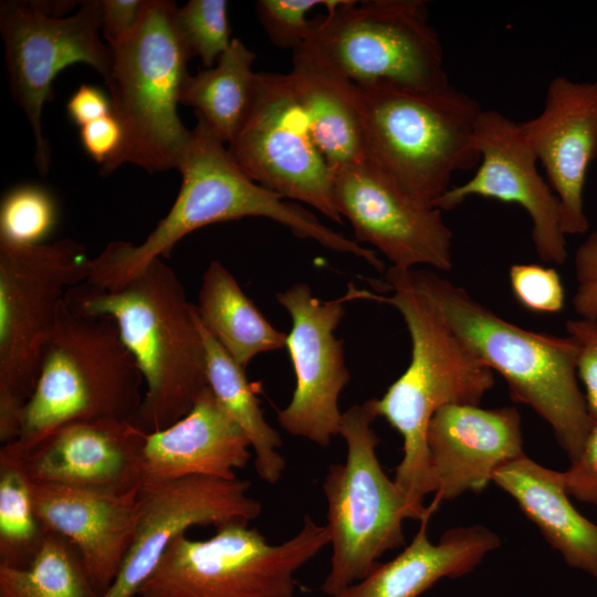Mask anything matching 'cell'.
Wrapping results in <instances>:
<instances>
[{"mask_svg": "<svg viewBox=\"0 0 597 597\" xmlns=\"http://www.w3.org/2000/svg\"><path fill=\"white\" fill-rule=\"evenodd\" d=\"M386 284L390 296L360 291L358 298L388 303L398 310L410 335L411 358L386 392L367 404L402 437L404 455L394 481L423 519L436 511L431 504L423 505L425 496L436 492L427 444L431 418L446 405H479L495 379L416 286L410 270L390 266Z\"/></svg>", "mask_w": 597, "mask_h": 597, "instance_id": "cell-1", "label": "cell"}, {"mask_svg": "<svg viewBox=\"0 0 597 597\" xmlns=\"http://www.w3.org/2000/svg\"><path fill=\"white\" fill-rule=\"evenodd\" d=\"M65 302L115 320L144 378L145 392L134 423L145 432L186 416L209 386L207 357L196 306L187 301L176 272L156 259L117 290L86 281Z\"/></svg>", "mask_w": 597, "mask_h": 597, "instance_id": "cell-2", "label": "cell"}, {"mask_svg": "<svg viewBox=\"0 0 597 597\" xmlns=\"http://www.w3.org/2000/svg\"><path fill=\"white\" fill-rule=\"evenodd\" d=\"M416 286L474 356L506 381L511 398L531 407L576 460L593 428L577 380V344L570 337L520 327L431 270H410Z\"/></svg>", "mask_w": 597, "mask_h": 597, "instance_id": "cell-3", "label": "cell"}, {"mask_svg": "<svg viewBox=\"0 0 597 597\" xmlns=\"http://www.w3.org/2000/svg\"><path fill=\"white\" fill-rule=\"evenodd\" d=\"M366 160L418 201L434 207L454 174L480 163L474 132L479 103L450 83L434 88L348 82Z\"/></svg>", "mask_w": 597, "mask_h": 597, "instance_id": "cell-4", "label": "cell"}, {"mask_svg": "<svg viewBox=\"0 0 597 597\" xmlns=\"http://www.w3.org/2000/svg\"><path fill=\"white\" fill-rule=\"evenodd\" d=\"M178 170L181 185L175 202L147 238L137 245L111 241L94 258V276L102 286L119 289L154 260L169 256L184 237L217 222L264 217L323 247L335 241V231L312 211L249 178L224 143L198 117Z\"/></svg>", "mask_w": 597, "mask_h": 597, "instance_id": "cell-5", "label": "cell"}, {"mask_svg": "<svg viewBox=\"0 0 597 597\" xmlns=\"http://www.w3.org/2000/svg\"><path fill=\"white\" fill-rule=\"evenodd\" d=\"M145 386L115 320L65 302L45 344L36 385L25 404L18 443L24 452L74 421L134 422Z\"/></svg>", "mask_w": 597, "mask_h": 597, "instance_id": "cell-6", "label": "cell"}, {"mask_svg": "<svg viewBox=\"0 0 597 597\" xmlns=\"http://www.w3.org/2000/svg\"><path fill=\"white\" fill-rule=\"evenodd\" d=\"M177 7L174 1L144 0L136 28L109 48L105 83L124 143L101 168L102 175L126 163L150 174L178 169L185 157L192 130L180 121L177 106L192 57L176 25Z\"/></svg>", "mask_w": 597, "mask_h": 597, "instance_id": "cell-7", "label": "cell"}, {"mask_svg": "<svg viewBox=\"0 0 597 597\" xmlns=\"http://www.w3.org/2000/svg\"><path fill=\"white\" fill-rule=\"evenodd\" d=\"M440 38L421 0H346L314 19L293 59L358 86L449 84Z\"/></svg>", "mask_w": 597, "mask_h": 597, "instance_id": "cell-8", "label": "cell"}, {"mask_svg": "<svg viewBox=\"0 0 597 597\" xmlns=\"http://www.w3.org/2000/svg\"><path fill=\"white\" fill-rule=\"evenodd\" d=\"M377 417L367 401L342 412L344 463L332 464L323 481L332 556L321 590L333 597L365 578L386 552L405 544L402 522L421 521L377 457Z\"/></svg>", "mask_w": 597, "mask_h": 597, "instance_id": "cell-9", "label": "cell"}, {"mask_svg": "<svg viewBox=\"0 0 597 597\" xmlns=\"http://www.w3.org/2000/svg\"><path fill=\"white\" fill-rule=\"evenodd\" d=\"M331 543L306 515L301 530L269 544L256 528L230 523L208 540L176 537L136 597H293L294 574Z\"/></svg>", "mask_w": 597, "mask_h": 597, "instance_id": "cell-10", "label": "cell"}, {"mask_svg": "<svg viewBox=\"0 0 597 597\" xmlns=\"http://www.w3.org/2000/svg\"><path fill=\"white\" fill-rule=\"evenodd\" d=\"M90 258L73 239L0 245V391L28 401L67 291L87 281Z\"/></svg>", "mask_w": 597, "mask_h": 597, "instance_id": "cell-11", "label": "cell"}, {"mask_svg": "<svg viewBox=\"0 0 597 597\" xmlns=\"http://www.w3.org/2000/svg\"><path fill=\"white\" fill-rule=\"evenodd\" d=\"M102 1L81 2L76 13L53 15L43 1H4L0 29L4 42L10 87L23 109L35 139V165L45 175L51 164L42 133V109L53 96L55 76L75 63H85L107 78L111 49L101 38Z\"/></svg>", "mask_w": 597, "mask_h": 597, "instance_id": "cell-12", "label": "cell"}, {"mask_svg": "<svg viewBox=\"0 0 597 597\" xmlns=\"http://www.w3.org/2000/svg\"><path fill=\"white\" fill-rule=\"evenodd\" d=\"M227 148L253 181L343 222L334 205L332 169L312 138L289 73H256L252 106Z\"/></svg>", "mask_w": 597, "mask_h": 597, "instance_id": "cell-13", "label": "cell"}, {"mask_svg": "<svg viewBox=\"0 0 597 597\" xmlns=\"http://www.w3.org/2000/svg\"><path fill=\"white\" fill-rule=\"evenodd\" d=\"M332 172L335 208L358 243L377 248L396 269L453 268V232L440 209L418 201L367 160Z\"/></svg>", "mask_w": 597, "mask_h": 597, "instance_id": "cell-14", "label": "cell"}, {"mask_svg": "<svg viewBox=\"0 0 597 597\" xmlns=\"http://www.w3.org/2000/svg\"><path fill=\"white\" fill-rule=\"evenodd\" d=\"M276 300L292 318L285 347L295 374L292 399L279 410L277 422L292 436L327 447L339 434L338 398L350 380L344 343L334 334L350 297L321 301L300 282L276 293Z\"/></svg>", "mask_w": 597, "mask_h": 597, "instance_id": "cell-15", "label": "cell"}, {"mask_svg": "<svg viewBox=\"0 0 597 597\" xmlns=\"http://www.w3.org/2000/svg\"><path fill=\"white\" fill-rule=\"evenodd\" d=\"M473 142L480 155L476 172L451 187L434 207L451 210L472 196L519 205L532 219V241L538 258L545 263L564 264L568 252L561 203L538 172L537 158L520 123L499 111L482 109Z\"/></svg>", "mask_w": 597, "mask_h": 597, "instance_id": "cell-16", "label": "cell"}, {"mask_svg": "<svg viewBox=\"0 0 597 597\" xmlns=\"http://www.w3.org/2000/svg\"><path fill=\"white\" fill-rule=\"evenodd\" d=\"M250 482L206 475L143 485L140 519L113 585L102 597H136L169 544L192 526L255 520L261 503L249 495Z\"/></svg>", "mask_w": 597, "mask_h": 597, "instance_id": "cell-17", "label": "cell"}, {"mask_svg": "<svg viewBox=\"0 0 597 597\" xmlns=\"http://www.w3.org/2000/svg\"><path fill=\"white\" fill-rule=\"evenodd\" d=\"M520 127L559 200L564 233H586L584 189L588 167L597 158V78L554 77L540 114Z\"/></svg>", "mask_w": 597, "mask_h": 597, "instance_id": "cell-18", "label": "cell"}, {"mask_svg": "<svg viewBox=\"0 0 597 597\" xmlns=\"http://www.w3.org/2000/svg\"><path fill=\"white\" fill-rule=\"evenodd\" d=\"M144 430L118 419L66 423L24 452L33 482L127 494L143 486Z\"/></svg>", "mask_w": 597, "mask_h": 597, "instance_id": "cell-19", "label": "cell"}, {"mask_svg": "<svg viewBox=\"0 0 597 597\" xmlns=\"http://www.w3.org/2000/svg\"><path fill=\"white\" fill-rule=\"evenodd\" d=\"M427 444L440 502L482 492L501 465L525 454L515 407L446 405L430 420Z\"/></svg>", "mask_w": 597, "mask_h": 597, "instance_id": "cell-20", "label": "cell"}, {"mask_svg": "<svg viewBox=\"0 0 597 597\" xmlns=\"http://www.w3.org/2000/svg\"><path fill=\"white\" fill-rule=\"evenodd\" d=\"M139 491L113 494L33 482L42 526L77 549L101 597L116 579L134 540L142 513Z\"/></svg>", "mask_w": 597, "mask_h": 597, "instance_id": "cell-21", "label": "cell"}, {"mask_svg": "<svg viewBox=\"0 0 597 597\" xmlns=\"http://www.w3.org/2000/svg\"><path fill=\"white\" fill-rule=\"evenodd\" d=\"M248 438L208 386L190 411L167 428L147 432L143 485L186 476L232 480L251 459Z\"/></svg>", "mask_w": 597, "mask_h": 597, "instance_id": "cell-22", "label": "cell"}, {"mask_svg": "<svg viewBox=\"0 0 597 597\" xmlns=\"http://www.w3.org/2000/svg\"><path fill=\"white\" fill-rule=\"evenodd\" d=\"M431 516L420 521L410 544L395 558L378 563L365 578L333 597H418L441 578L471 573L501 544L483 525L448 530L438 543H431L427 534Z\"/></svg>", "mask_w": 597, "mask_h": 597, "instance_id": "cell-23", "label": "cell"}, {"mask_svg": "<svg viewBox=\"0 0 597 597\" xmlns=\"http://www.w3.org/2000/svg\"><path fill=\"white\" fill-rule=\"evenodd\" d=\"M493 482L515 500L570 567L597 577V525L570 502L562 471L523 454L501 465Z\"/></svg>", "mask_w": 597, "mask_h": 597, "instance_id": "cell-24", "label": "cell"}, {"mask_svg": "<svg viewBox=\"0 0 597 597\" xmlns=\"http://www.w3.org/2000/svg\"><path fill=\"white\" fill-rule=\"evenodd\" d=\"M195 306L203 327L244 369L256 355L286 346L287 334L264 317L219 261L206 269Z\"/></svg>", "mask_w": 597, "mask_h": 597, "instance_id": "cell-25", "label": "cell"}, {"mask_svg": "<svg viewBox=\"0 0 597 597\" xmlns=\"http://www.w3.org/2000/svg\"><path fill=\"white\" fill-rule=\"evenodd\" d=\"M312 138L333 170L366 160L348 81L293 59L289 73Z\"/></svg>", "mask_w": 597, "mask_h": 597, "instance_id": "cell-26", "label": "cell"}, {"mask_svg": "<svg viewBox=\"0 0 597 597\" xmlns=\"http://www.w3.org/2000/svg\"><path fill=\"white\" fill-rule=\"evenodd\" d=\"M255 54L240 39H232L216 65L190 75L180 104L195 108L200 118L224 144L244 123L253 103L256 73Z\"/></svg>", "mask_w": 597, "mask_h": 597, "instance_id": "cell-27", "label": "cell"}, {"mask_svg": "<svg viewBox=\"0 0 597 597\" xmlns=\"http://www.w3.org/2000/svg\"><path fill=\"white\" fill-rule=\"evenodd\" d=\"M198 321L206 349L209 387L248 438L254 452L258 475L265 482L275 484L286 464L277 452L282 439L264 418L260 401L245 376V369L238 365L203 327L199 317Z\"/></svg>", "mask_w": 597, "mask_h": 597, "instance_id": "cell-28", "label": "cell"}, {"mask_svg": "<svg viewBox=\"0 0 597 597\" xmlns=\"http://www.w3.org/2000/svg\"><path fill=\"white\" fill-rule=\"evenodd\" d=\"M46 533L36 515L24 451L17 441L4 444L0 449V565L28 567Z\"/></svg>", "mask_w": 597, "mask_h": 597, "instance_id": "cell-29", "label": "cell"}, {"mask_svg": "<svg viewBox=\"0 0 597 597\" xmlns=\"http://www.w3.org/2000/svg\"><path fill=\"white\" fill-rule=\"evenodd\" d=\"M0 597H101L91 584L77 549L48 532L25 568L0 565Z\"/></svg>", "mask_w": 597, "mask_h": 597, "instance_id": "cell-30", "label": "cell"}, {"mask_svg": "<svg viewBox=\"0 0 597 597\" xmlns=\"http://www.w3.org/2000/svg\"><path fill=\"white\" fill-rule=\"evenodd\" d=\"M57 221L53 195L35 184L7 191L0 205V245L32 247L44 243Z\"/></svg>", "mask_w": 597, "mask_h": 597, "instance_id": "cell-31", "label": "cell"}, {"mask_svg": "<svg viewBox=\"0 0 597 597\" xmlns=\"http://www.w3.org/2000/svg\"><path fill=\"white\" fill-rule=\"evenodd\" d=\"M177 29L191 55L213 67L232 39L226 0H190L176 11Z\"/></svg>", "mask_w": 597, "mask_h": 597, "instance_id": "cell-32", "label": "cell"}, {"mask_svg": "<svg viewBox=\"0 0 597 597\" xmlns=\"http://www.w3.org/2000/svg\"><path fill=\"white\" fill-rule=\"evenodd\" d=\"M346 0H259L255 2L256 17L270 41L280 49L298 50L310 36L314 19L307 13L323 6L333 10Z\"/></svg>", "mask_w": 597, "mask_h": 597, "instance_id": "cell-33", "label": "cell"}, {"mask_svg": "<svg viewBox=\"0 0 597 597\" xmlns=\"http://www.w3.org/2000/svg\"><path fill=\"white\" fill-rule=\"evenodd\" d=\"M509 279L514 297L524 308L542 314L563 310L565 290L554 268L516 263L511 265Z\"/></svg>", "mask_w": 597, "mask_h": 597, "instance_id": "cell-34", "label": "cell"}, {"mask_svg": "<svg viewBox=\"0 0 597 597\" xmlns=\"http://www.w3.org/2000/svg\"><path fill=\"white\" fill-rule=\"evenodd\" d=\"M565 328L577 344V374L585 387V398L593 426L597 423V321L569 320Z\"/></svg>", "mask_w": 597, "mask_h": 597, "instance_id": "cell-35", "label": "cell"}, {"mask_svg": "<svg viewBox=\"0 0 597 597\" xmlns=\"http://www.w3.org/2000/svg\"><path fill=\"white\" fill-rule=\"evenodd\" d=\"M574 268L577 289L573 308L579 318L597 321V228L577 248Z\"/></svg>", "mask_w": 597, "mask_h": 597, "instance_id": "cell-36", "label": "cell"}, {"mask_svg": "<svg viewBox=\"0 0 597 597\" xmlns=\"http://www.w3.org/2000/svg\"><path fill=\"white\" fill-rule=\"evenodd\" d=\"M562 475L569 496L597 505V423L589 431L579 457Z\"/></svg>", "mask_w": 597, "mask_h": 597, "instance_id": "cell-37", "label": "cell"}, {"mask_svg": "<svg viewBox=\"0 0 597 597\" xmlns=\"http://www.w3.org/2000/svg\"><path fill=\"white\" fill-rule=\"evenodd\" d=\"M80 139L86 155L104 167L117 156L123 146V126L111 113L80 127Z\"/></svg>", "mask_w": 597, "mask_h": 597, "instance_id": "cell-38", "label": "cell"}, {"mask_svg": "<svg viewBox=\"0 0 597 597\" xmlns=\"http://www.w3.org/2000/svg\"><path fill=\"white\" fill-rule=\"evenodd\" d=\"M144 0H102L101 30L108 43L115 46L136 28Z\"/></svg>", "mask_w": 597, "mask_h": 597, "instance_id": "cell-39", "label": "cell"}, {"mask_svg": "<svg viewBox=\"0 0 597 597\" xmlns=\"http://www.w3.org/2000/svg\"><path fill=\"white\" fill-rule=\"evenodd\" d=\"M113 113L111 97L94 85L82 84L66 103V114L82 127Z\"/></svg>", "mask_w": 597, "mask_h": 597, "instance_id": "cell-40", "label": "cell"}, {"mask_svg": "<svg viewBox=\"0 0 597 597\" xmlns=\"http://www.w3.org/2000/svg\"><path fill=\"white\" fill-rule=\"evenodd\" d=\"M27 401L0 391V441L9 444L18 441L24 418Z\"/></svg>", "mask_w": 597, "mask_h": 597, "instance_id": "cell-41", "label": "cell"}]
</instances>
